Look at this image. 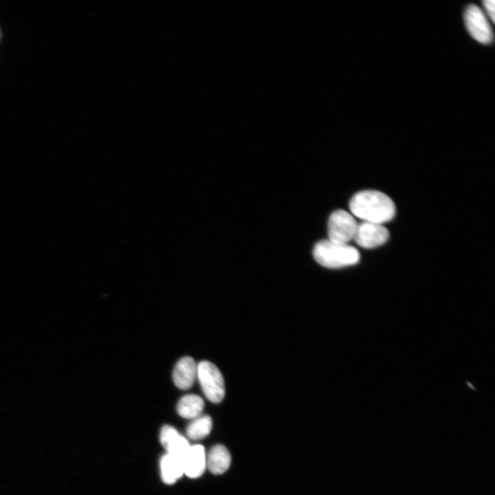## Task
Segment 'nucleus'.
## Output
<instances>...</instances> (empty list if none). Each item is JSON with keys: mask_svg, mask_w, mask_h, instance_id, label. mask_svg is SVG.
Segmentation results:
<instances>
[{"mask_svg": "<svg viewBox=\"0 0 495 495\" xmlns=\"http://www.w3.org/2000/svg\"><path fill=\"white\" fill-rule=\"evenodd\" d=\"M349 209L364 221L380 224L390 221L395 214L393 200L375 190H362L354 195L350 200Z\"/></svg>", "mask_w": 495, "mask_h": 495, "instance_id": "f257e3e1", "label": "nucleus"}, {"mask_svg": "<svg viewBox=\"0 0 495 495\" xmlns=\"http://www.w3.org/2000/svg\"><path fill=\"white\" fill-rule=\"evenodd\" d=\"M315 260L328 268H340L355 265L360 260V253L347 243H340L330 240L318 242L314 248Z\"/></svg>", "mask_w": 495, "mask_h": 495, "instance_id": "f03ea898", "label": "nucleus"}, {"mask_svg": "<svg viewBox=\"0 0 495 495\" xmlns=\"http://www.w3.org/2000/svg\"><path fill=\"white\" fill-rule=\"evenodd\" d=\"M197 379L206 398L212 403L221 402L225 396L223 377L211 362L203 360L197 364Z\"/></svg>", "mask_w": 495, "mask_h": 495, "instance_id": "7ed1b4c3", "label": "nucleus"}, {"mask_svg": "<svg viewBox=\"0 0 495 495\" xmlns=\"http://www.w3.org/2000/svg\"><path fill=\"white\" fill-rule=\"evenodd\" d=\"M466 28L478 42L490 44L493 40V32L489 19L483 10L476 5H469L464 12Z\"/></svg>", "mask_w": 495, "mask_h": 495, "instance_id": "20e7f679", "label": "nucleus"}, {"mask_svg": "<svg viewBox=\"0 0 495 495\" xmlns=\"http://www.w3.org/2000/svg\"><path fill=\"white\" fill-rule=\"evenodd\" d=\"M358 223L353 217L344 210H337L331 213L328 221L329 240L347 243L353 239Z\"/></svg>", "mask_w": 495, "mask_h": 495, "instance_id": "39448f33", "label": "nucleus"}, {"mask_svg": "<svg viewBox=\"0 0 495 495\" xmlns=\"http://www.w3.org/2000/svg\"><path fill=\"white\" fill-rule=\"evenodd\" d=\"M388 236V231L382 224L363 221L358 224L353 239L360 247L370 249L383 245Z\"/></svg>", "mask_w": 495, "mask_h": 495, "instance_id": "423d86ee", "label": "nucleus"}, {"mask_svg": "<svg viewBox=\"0 0 495 495\" xmlns=\"http://www.w3.org/2000/svg\"><path fill=\"white\" fill-rule=\"evenodd\" d=\"M197 364L190 356L182 358L176 363L173 380L175 386L182 390L190 388L197 379Z\"/></svg>", "mask_w": 495, "mask_h": 495, "instance_id": "0eeeda50", "label": "nucleus"}, {"mask_svg": "<svg viewBox=\"0 0 495 495\" xmlns=\"http://www.w3.org/2000/svg\"><path fill=\"white\" fill-rule=\"evenodd\" d=\"M184 474L190 478L203 474L206 468V454L199 444L190 446L182 458Z\"/></svg>", "mask_w": 495, "mask_h": 495, "instance_id": "6e6552de", "label": "nucleus"}, {"mask_svg": "<svg viewBox=\"0 0 495 495\" xmlns=\"http://www.w3.org/2000/svg\"><path fill=\"white\" fill-rule=\"evenodd\" d=\"M160 439L167 453L182 458L190 446L188 440L175 428L169 425H165L162 428Z\"/></svg>", "mask_w": 495, "mask_h": 495, "instance_id": "1a4fd4ad", "label": "nucleus"}, {"mask_svg": "<svg viewBox=\"0 0 495 495\" xmlns=\"http://www.w3.org/2000/svg\"><path fill=\"white\" fill-rule=\"evenodd\" d=\"M161 476L166 484H173L184 474L182 457L165 454L160 460Z\"/></svg>", "mask_w": 495, "mask_h": 495, "instance_id": "9d476101", "label": "nucleus"}, {"mask_svg": "<svg viewBox=\"0 0 495 495\" xmlns=\"http://www.w3.org/2000/svg\"><path fill=\"white\" fill-rule=\"evenodd\" d=\"M231 463V456L228 450L223 445L213 446L206 456V467L214 474L224 473Z\"/></svg>", "mask_w": 495, "mask_h": 495, "instance_id": "9b49d317", "label": "nucleus"}, {"mask_svg": "<svg viewBox=\"0 0 495 495\" xmlns=\"http://www.w3.org/2000/svg\"><path fill=\"white\" fill-rule=\"evenodd\" d=\"M204 408L203 399L195 394L184 395L177 405L178 414L186 419H195L201 415Z\"/></svg>", "mask_w": 495, "mask_h": 495, "instance_id": "f8f14e48", "label": "nucleus"}, {"mask_svg": "<svg viewBox=\"0 0 495 495\" xmlns=\"http://www.w3.org/2000/svg\"><path fill=\"white\" fill-rule=\"evenodd\" d=\"M212 421L208 415H201L192 419L186 428L188 437L192 440L201 439L208 436L212 429Z\"/></svg>", "mask_w": 495, "mask_h": 495, "instance_id": "ddd939ff", "label": "nucleus"}, {"mask_svg": "<svg viewBox=\"0 0 495 495\" xmlns=\"http://www.w3.org/2000/svg\"><path fill=\"white\" fill-rule=\"evenodd\" d=\"M483 6L484 8V13L487 17L491 20L492 23L495 21V10H494V0H485L482 1Z\"/></svg>", "mask_w": 495, "mask_h": 495, "instance_id": "4468645a", "label": "nucleus"}]
</instances>
